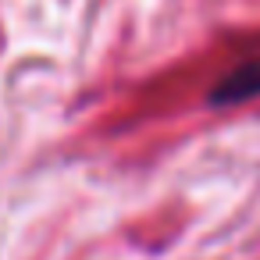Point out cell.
<instances>
[{
    "label": "cell",
    "mask_w": 260,
    "mask_h": 260,
    "mask_svg": "<svg viewBox=\"0 0 260 260\" xmlns=\"http://www.w3.org/2000/svg\"><path fill=\"white\" fill-rule=\"evenodd\" d=\"M260 96V57H246L228 75H221L210 89V104H246Z\"/></svg>",
    "instance_id": "obj_1"
}]
</instances>
